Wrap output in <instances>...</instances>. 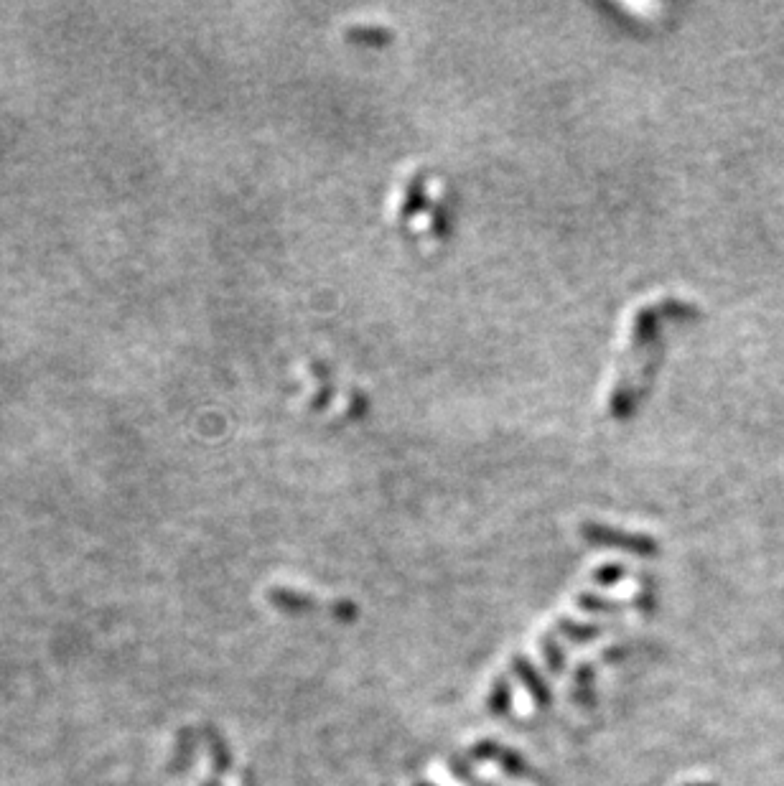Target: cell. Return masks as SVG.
Instances as JSON below:
<instances>
[]
</instances>
